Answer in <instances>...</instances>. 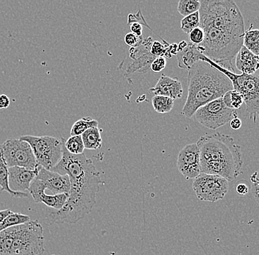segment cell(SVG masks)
Returning a JSON list of instances; mask_svg holds the SVG:
<instances>
[{
    "mask_svg": "<svg viewBox=\"0 0 259 255\" xmlns=\"http://www.w3.org/2000/svg\"><path fill=\"white\" fill-rule=\"evenodd\" d=\"M50 171L68 175L70 180L67 201L61 210L51 213V222L75 224L90 214L96 204L97 193L103 184L100 172L83 153L74 156L64 146L61 161Z\"/></svg>",
    "mask_w": 259,
    "mask_h": 255,
    "instance_id": "6da1fadb",
    "label": "cell"
},
{
    "mask_svg": "<svg viewBox=\"0 0 259 255\" xmlns=\"http://www.w3.org/2000/svg\"><path fill=\"white\" fill-rule=\"evenodd\" d=\"M200 151L201 174L216 175L234 181L241 174L243 159L241 147L230 135L218 133L203 135L197 143Z\"/></svg>",
    "mask_w": 259,
    "mask_h": 255,
    "instance_id": "7a4b0ae2",
    "label": "cell"
},
{
    "mask_svg": "<svg viewBox=\"0 0 259 255\" xmlns=\"http://www.w3.org/2000/svg\"><path fill=\"white\" fill-rule=\"evenodd\" d=\"M231 90L232 83L225 74L204 61H197L188 71V94L183 115L192 118L199 108Z\"/></svg>",
    "mask_w": 259,
    "mask_h": 255,
    "instance_id": "3957f363",
    "label": "cell"
},
{
    "mask_svg": "<svg viewBox=\"0 0 259 255\" xmlns=\"http://www.w3.org/2000/svg\"><path fill=\"white\" fill-rule=\"evenodd\" d=\"M200 2V27H212L223 31L244 36V18L232 0H202Z\"/></svg>",
    "mask_w": 259,
    "mask_h": 255,
    "instance_id": "277c9868",
    "label": "cell"
},
{
    "mask_svg": "<svg viewBox=\"0 0 259 255\" xmlns=\"http://www.w3.org/2000/svg\"><path fill=\"white\" fill-rule=\"evenodd\" d=\"M201 61L209 64L226 76L232 83L233 90L240 93L245 104L246 111L251 120L256 122L259 112V80L258 74H237L223 69L210 59L202 56Z\"/></svg>",
    "mask_w": 259,
    "mask_h": 255,
    "instance_id": "5b68a950",
    "label": "cell"
},
{
    "mask_svg": "<svg viewBox=\"0 0 259 255\" xmlns=\"http://www.w3.org/2000/svg\"><path fill=\"white\" fill-rule=\"evenodd\" d=\"M45 251L43 227L38 221L14 227L11 255H43Z\"/></svg>",
    "mask_w": 259,
    "mask_h": 255,
    "instance_id": "8992f818",
    "label": "cell"
},
{
    "mask_svg": "<svg viewBox=\"0 0 259 255\" xmlns=\"http://www.w3.org/2000/svg\"><path fill=\"white\" fill-rule=\"evenodd\" d=\"M19 139L30 144L38 166L47 170H51L62 158L64 138L24 135Z\"/></svg>",
    "mask_w": 259,
    "mask_h": 255,
    "instance_id": "52a82bcc",
    "label": "cell"
},
{
    "mask_svg": "<svg viewBox=\"0 0 259 255\" xmlns=\"http://www.w3.org/2000/svg\"><path fill=\"white\" fill-rule=\"evenodd\" d=\"M1 146L3 158L8 168L21 167L31 171L38 170L39 166L31 146L27 142L11 138L6 140Z\"/></svg>",
    "mask_w": 259,
    "mask_h": 255,
    "instance_id": "ba28073f",
    "label": "cell"
},
{
    "mask_svg": "<svg viewBox=\"0 0 259 255\" xmlns=\"http://www.w3.org/2000/svg\"><path fill=\"white\" fill-rule=\"evenodd\" d=\"M237 111L227 108L220 98L199 108L193 116L204 127L215 130L237 118Z\"/></svg>",
    "mask_w": 259,
    "mask_h": 255,
    "instance_id": "9c48e42d",
    "label": "cell"
},
{
    "mask_svg": "<svg viewBox=\"0 0 259 255\" xmlns=\"http://www.w3.org/2000/svg\"><path fill=\"white\" fill-rule=\"evenodd\" d=\"M192 187L196 196L200 201L216 202L226 196L229 182L219 176L200 174L194 179Z\"/></svg>",
    "mask_w": 259,
    "mask_h": 255,
    "instance_id": "30bf717a",
    "label": "cell"
},
{
    "mask_svg": "<svg viewBox=\"0 0 259 255\" xmlns=\"http://www.w3.org/2000/svg\"><path fill=\"white\" fill-rule=\"evenodd\" d=\"M153 42L152 37H149L144 39L137 47H132L129 49L130 58L132 60V62L127 66L126 70L127 74H145L150 72V66L156 58L150 53V47Z\"/></svg>",
    "mask_w": 259,
    "mask_h": 255,
    "instance_id": "8fae6325",
    "label": "cell"
},
{
    "mask_svg": "<svg viewBox=\"0 0 259 255\" xmlns=\"http://www.w3.org/2000/svg\"><path fill=\"white\" fill-rule=\"evenodd\" d=\"M177 165L178 170L186 180L195 179L201 174L200 151L197 143L186 145L180 151Z\"/></svg>",
    "mask_w": 259,
    "mask_h": 255,
    "instance_id": "7c38bea8",
    "label": "cell"
},
{
    "mask_svg": "<svg viewBox=\"0 0 259 255\" xmlns=\"http://www.w3.org/2000/svg\"><path fill=\"white\" fill-rule=\"evenodd\" d=\"M36 178L45 184L46 189L50 190L53 195L69 193L70 190L69 176L47 170L40 166Z\"/></svg>",
    "mask_w": 259,
    "mask_h": 255,
    "instance_id": "4fadbf2b",
    "label": "cell"
},
{
    "mask_svg": "<svg viewBox=\"0 0 259 255\" xmlns=\"http://www.w3.org/2000/svg\"><path fill=\"white\" fill-rule=\"evenodd\" d=\"M38 170L31 171L21 167L8 168V184L11 190L24 192L28 190L32 180L38 174Z\"/></svg>",
    "mask_w": 259,
    "mask_h": 255,
    "instance_id": "5bb4252c",
    "label": "cell"
},
{
    "mask_svg": "<svg viewBox=\"0 0 259 255\" xmlns=\"http://www.w3.org/2000/svg\"><path fill=\"white\" fill-rule=\"evenodd\" d=\"M150 92L155 96H167L172 99H181L184 93L182 84L178 78H172L171 77L162 74L156 85L150 89Z\"/></svg>",
    "mask_w": 259,
    "mask_h": 255,
    "instance_id": "9a60e30c",
    "label": "cell"
},
{
    "mask_svg": "<svg viewBox=\"0 0 259 255\" xmlns=\"http://www.w3.org/2000/svg\"><path fill=\"white\" fill-rule=\"evenodd\" d=\"M235 66L242 74H254L256 73L259 66L258 56L242 46L235 58Z\"/></svg>",
    "mask_w": 259,
    "mask_h": 255,
    "instance_id": "2e32d148",
    "label": "cell"
},
{
    "mask_svg": "<svg viewBox=\"0 0 259 255\" xmlns=\"http://www.w3.org/2000/svg\"><path fill=\"white\" fill-rule=\"evenodd\" d=\"M201 53L198 51L197 45L188 43L185 49L177 54L178 65L180 69L189 71L196 62L199 61V56Z\"/></svg>",
    "mask_w": 259,
    "mask_h": 255,
    "instance_id": "e0dca14e",
    "label": "cell"
},
{
    "mask_svg": "<svg viewBox=\"0 0 259 255\" xmlns=\"http://www.w3.org/2000/svg\"><path fill=\"white\" fill-rule=\"evenodd\" d=\"M0 188L2 191H7L11 196L15 198H26L28 194L24 192L13 191L8 184V167L3 158V148L0 145Z\"/></svg>",
    "mask_w": 259,
    "mask_h": 255,
    "instance_id": "ac0fdd59",
    "label": "cell"
},
{
    "mask_svg": "<svg viewBox=\"0 0 259 255\" xmlns=\"http://www.w3.org/2000/svg\"><path fill=\"white\" fill-rule=\"evenodd\" d=\"M81 138L87 149L96 150L102 147L103 139L98 127L89 129L81 135Z\"/></svg>",
    "mask_w": 259,
    "mask_h": 255,
    "instance_id": "d6986e66",
    "label": "cell"
},
{
    "mask_svg": "<svg viewBox=\"0 0 259 255\" xmlns=\"http://www.w3.org/2000/svg\"><path fill=\"white\" fill-rule=\"evenodd\" d=\"M243 46L251 52L252 54L258 56L259 55V30H250L244 32L243 36Z\"/></svg>",
    "mask_w": 259,
    "mask_h": 255,
    "instance_id": "ffe728a7",
    "label": "cell"
},
{
    "mask_svg": "<svg viewBox=\"0 0 259 255\" xmlns=\"http://www.w3.org/2000/svg\"><path fill=\"white\" fill-rule=\"evenodd\" d=\"M30 221V216H27V215L11 212L5 218L4 220L0 224V232L6 230V229L11 228V227L22 225Z\"/></svg>",
    "mask_w": 259,
    "mask_h": 255,
    "instance_id": "44dd1931",
    "label": "cell"
},
{
    "mask_svg": "<svg viewBox=\"0 0 259 255\" xmlns=\"http://www.w3.org/2000/svg\"><path fill=\"white\" fill-rule=\"evenodd\" d=\"M68 197V193L56 195H48L45 193L40 198V203H44L50 208H54L57 211L61 210L66 205Z\"/></svg>",
    "mask_w": 259,
    "mask_h": 255,
    "instance_id": "7402d4cb",
    "label": "cell"
},
{
    "mask_svg": "<svg viewBox=\"0 0 259 255\" xmlns=\"http://www.w3.org/2000/svg\"><path fill=\"white\" fill-rule=\"evenodd\" d=\"M174 99L167 96L156 95L152 98V105L155 112L158 114H167L174 107Z\"/></svg>",
    "mask_w": 259,
    "mask_h": 255,
    "instance_id": "603a6c76",
    "label": "cell"
},
{
    "mask_svg": "<svg viewBox=\"0 0 259 255\" xmlns=\"http://www.w3.org/2000/svg\"><path fill=\"white\" fill-rule=\"evenodd\" d=\"M99 123L95 119H92L91 117H82L73 124L71 129V136L81 135L87 130L93 127H98Z\"/></svg>",
    "mask_w": 259,
    "mask_h": 255,
    "instance_id": "cb8c5ba5",
    "label": "cell"
},
{
    "mask_svg": "<svg viewBox=\"0 0 259 255\" xmlns=\"http://www.w3.org/2000/svg\"><path fill=\"white\" fill-rule=\"evenodd\" d=\"M14 227L0 232V255H11Z\"/></svg>",
    "mask_w": 259,
    "mask_h": 255,
    "instance_id": "d4e9b609",
    "label": "cell"
},
{
    "mask_svg": "<svg viewBox=\"0 0 259 255\" xmlns=\"http://www.w3.org/2000/svg\"><path fill=\"white\" fill-rule=\"evenodd\" d=\"M222 100L227 108L235 111L239 109L244 103L242 95L234 90L226 92L222 97Z\"/></svg>",
    "mask_w": 259,
    "mask_h": 255,
    "instance_id": "484cf974",
    "label": "cell"
},
{
    "mask_svg": "<svg viewBox=\"0 0 259 255\" xmlns=\"http://www.w3.org/2000/svg\"><path fill=\"white\" fill-rule=\"evenodd\" d=\"M200 9V2L198 0H181L178 5V12L184 17L198 12Z\"/></svg>",
    "mask_w": 259,
    "mask_h": 255,
    "instance_id": "4316f807",
    "label": "cell"
},
{
    "mask_svg": "<svg viewBox=\"0 0 259 255\" xmlns=\"http://www.w3.org/2000/svg\"><path fill=\"white\" fill-rule=\"evenodd\" d=\"M64 147L68 152L74 156L82 154L85 149L81 135L71 136L69 139L65 140Z\"/></svg>",
    "mask_w": 259,
    "mask_h": 255,
    "instance_id": "83f0119b",
    "label": "cell"
},
{
    "mask_svg": "<svg viewBox=\"0 0 259 255\" xmlns=\"http://www.w3.org/2000/svg\"><path fill=\"white\" fill-rule=\"evenodd\" d=\"M200 27V15L198 12L184 17L181 22V28L183 32L189 34L194 29Z\"/></svg>",
    "mask_w": 259,
    "mask_h": 255,
    "instance_id": "f1b7e54d",
    "label": "cell"
},
{
    "mask_svg": "<svg viewBox=\"0 0 259 255\" xmlns=\"http://www.w3.org/2000/svg\"><path fill=\"white\" fill-rule=\"evenodd\" d=\"M45 189H46V188H45V184L35 177V178L32 180L31 184H30L28 191L31 194L34 201L36 203H40V198L45 193Z\"/></svg>",
    "mask_w": 259,
    "mask_h": 255,
    "instance_id": "f546056e",
    "label": "cell"
},
{
    "mask_svg": "<svg viewBox=\"0 0 259 255\" xmlns=\"http://www.w3.org/2000/svg\"><path fill=\"white\" fill-rule=\"evenodd\" d=\"M167 46H166L160 41H154L152 43L151 47H150V53L155 58H166Z\"/></svg>",
    "mask_w": 259,
    "mask_h": 255,
    "instance_id": "4dcf8cb0",
    "label": "cell"
},
{
    "mask_svg": "<svg viewBox=\"0 0 259 255\" xmlns=\"http://www.w3.org/2000/svg\"><path fill=\"white\" fill-rule=\"evenodd\" d=\"M205 35H204L203 30L200 27L194 29L190 33H189V40L190 43L194 45H199L203 41Z\"/></svg>",
    "mask_w": 259,
    "mask_h": 255,
    "instance_id": "1f68e13d",
    "label": "cell"
},
{
    "mask_svg": "<svg viewBox=\"0 0 259 255\" xmlns=\"http://www.w3.org/2000/svg\"><path fill=\"white\" fill-rule=\"evenodd\" d=\"M143 40V38H139L132 33H127L124 36V42L131 48L137 47L142 43Z\"/></svg>",
    "mask_w": 259,
    "mask_h": 255,
    "instance_id": "d6a6232c",
    "label": "cell"
},
{
    "mask_svg": "<svg viewBox=\"0 0 259 255\" xmlns=\"http://www.w3.org/2000/svg\"><path fill=\"white\" fill-rule=\"evenodd\" d=\"M166 66V58L162 57L156 58L152 63L151 66H150V70L157 73V72H161L163 69H165Z\"/></svg>",
    "mask_w": 259,
    "mask_h": 255,
    "instance_id": "836d02e7",
    "label": "cell"
},
{
    "mask_svg": "<svg viewBox=\"0 0 259 255\" xmlns=\"http://www.w3.org/2000/svg\"><path fill=\"white\" fill-rule=\"evenodd\" d=\"M257 172H255L252 176H251L250 180L252 181V188H251V191H252V195L255 198L256 201L258 200V179L257 177Z\"/></svg>",
    "mask_w": 259,
    "mask_h": 255,
    "instance_id": "e575fe53",
    "label": "cell"
},
{
    "mask_svg": "<svg viewBox=\"0 0 259 255\" xmlns=\"http://www.w3.org/2000/svg\"><path fill=\"white\" fill-rule=\"evenodd\" d=\"M131 33L137 35L139 38H143L142 33H143V25L140 22H132L131 25Z\"/></svg>",
    "mask_w": 259,
    "mask_h": 255,
    "instance_id": "d590c367",
    "label": "cell"
},
{
    "mask_svg": "<svg viewBox=\"0 0 259 255\" xmlns=\"http://www.w3.org/2000/svg\"><path fill=\"white\" fill-rule=\"evenodd\" d=\"M249 186L246 183L244 182H239V183L237 184L236 186V193L239 195V196H244L247 195L249 192Z\"/></svg>",
    "mask_w": 259,
    "mask_h": 255,
    "instance_id": "8d00e7d4",
    "label": "cell"
},
{
    "mask_svg": "<svg viewBox=\"0 0 259 255\" xmlns=\"http://www.w3.org/2000/svg\"><path fill=\"white\" fill-rule=\"evenodd\" d=\"M10 101L9 97L6 94L0 95V109H5L9 107Z\"/></svg>",
    "mask_w": 259,
    "mask_h": 255,
    "instance_id": "74e56055",
    "label": "cell"
},
{
    "mask_svg": "<svg viewBox=\"0 0 259 255\" xmlns=\"http://www.w3.org/2000/svg\"><path fill=\"white\" fill-rule=\"evenodd\" d=\"M242 120L239 118H234L231 119L230 122V126H231V129L234 130H238L242 127Z\"/></svg>",
    "mask_w": 259,
    "mask_h": 255,
    "instance_id": "f35d334b",
    "label": "cell"
},
{
    "mask_svg": "<svg viewBox=\"0 0 259 255\" xmlns=\"http://www.w3.org/2000/svg\"><path fill=\"white\" fill-rule=\"evenodd\" d=\"M11 212H12V211H11V210H3V211H0V224L4 220L5 218L11 214Z\"/></svg>",
    "mask_w": 259,
    "mask_h": 255,
    "instance_id": "ab89813d",
    "label": "cell"
},
{
    "mask_svg": "<svg viewBox=\"0 0 259 255\" xmlns=\"http://www.w3.org/2000/svg\"><path fill=\"white\" fill-rule=\"evenodd\" d=\"M188 43L186 41H182L180 42L178 44V53L182 51L183 49H185L187 46Z\"/></svg>",
    "mask_w": 259,
    "mask_h": 255,
    "instance_id": "60d3db41",
    "label": "cell"
}]
</instances>
